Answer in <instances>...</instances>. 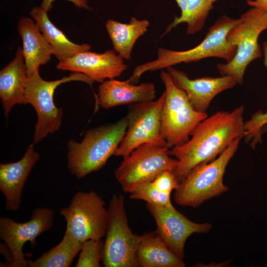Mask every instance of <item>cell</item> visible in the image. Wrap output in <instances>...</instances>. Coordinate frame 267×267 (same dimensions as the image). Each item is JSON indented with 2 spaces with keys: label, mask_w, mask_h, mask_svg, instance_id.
Listing matches in <instances>:
<instances>
[{
  "label": "cell",
  "mask_w": 267,
  "mask_h": 267,
  "mask_svg": "<svg viewBox=\"0 0 267 267\" xmlns=\"http://www.w3.org/2000/svg\"><path fill=\"white\" fill-rule=\"evenodd\" d=\"M244 107L219 111L200 122L184 143L171 148L178 163L173 171L180 183L197 165L215 160L236 138L244 134Z\"/></svg>",
  "instance_id": "1"
},
{
  "label": "cell",
  "mask_w": 267,
  "mask_h": 267,
  "mask_svg": "<svg viewBox=\"0 0 267 267\" xmlns=\"http://www.w3.org/2000/svg\"><path fill=\"white\" fill-rule=\"evenodd\" d=\"M240 21V17L232 18L223 15L209 28L204 40L194 47L183 51L159 48L157 58L136 66L128 80L134 84L146 72L167 69L181 63L197 62L208 57L221 58L226 62H230L236 53L237 47L229 44L226 36Z\"/></svg>",
  "instance_id": "2"
},
{
  "label": "cell",
  "mask_w": 267,
  "mask_h": 267,
  "mask_svg": "<svg viewBox=\"0 0 267 267\" xmlns=\"http://www.w3.org/2000/svg\"><path fill=\"white\" fill-rule=\"evenodd\" d=\"M128 124L127 116L111 124L87 131L81 142H67V166L78 178L99 170L114 155Z\"/></svg>",
  "instance_id": "3"
},
{
  "label": "cell",
  "mask_w": 267,
  "mask_h": 267,
  "mask_svg": "<svg viewBox=\"0 0 267 267\" xmlns=\"http://www.w3.org/2000/svg\"><path fill=\"white\" fill-rule=\"evenodd\" d=\"M241 138L235 139L213 161L193 168L175 190V202L181 206L195 208L227 191L228 187L223 183V176Z\"/></svg>",
  "instance_id": "4"
},
{
  "label": "cell",
  "mask_w": 267,
  "mask_h": 267,
  "mask_svg": "<svg viewBox=\"0 0 267 267\" xmlns=\"http://www.w3.org/2000/svg\"><path fill=\"white\" fill-rule=\"evenodd\" d=\"M240 17L241 21L226 36V41L237 47L236 53L230 62L218 64L217 69L221 76H234L241 84L248 66L263 54L258 39L267 29V10L252 7Z\"/></svg>",
  "instance_id": "5"
},
{
  "label": "cell",
  "mask_w": 267,
  "mask_h": 267,
  "mask_svg": "<svg viewBox=\"0 0 267 267\" xmlns=\"http://www.w3.org/2000/svg\"><path fill=\"white\" fill-rule=\"evenodd\" d=\"M160 77L165 87L161 134L170 149L187 142L193 130L208 115L194 109L185 92L175 84L167 71L162 70Z\"/></svg>",
  "instance_id": "6"
},
{
  "label": "cell",
  "mask_w": 267,
  "mask_h": 267,
  "mask_svg": "<svg viewBox=\"0 0 267 267\" xmlns=\"http://www.w3.org/2000/svg\"><path fill=\"white\" fill-rule=\"evenodd\" d=\"M122 194H114L107 209L105 239L101 261L105 267H137L141 236L130 228Z\"/></svg>",
  "instance_id": "7"
},
{
  "label": "cell",
  "mask_w": 267,
  "mask_h": 267,
  "mask_svg": "<svg viewBox=\"0 0 267 267\" xmlns=\"http://www.w3.org/2000/svg\"><path fill=\"white\" fill-rule=\"evenodd\" d=\"M73 81H82L90 86L94 83L87 75L79 72H74L68 77L52 81L44 80L40 76L39 71L28 77L25 99L27 104H31L35 108L38 118L33 138L34 144L59 129L63 112L61 108L56 107L54 104V92L60 84Z\"/></svg>",
  "instance_id": "8"
},
{
  "label": "cell",
  "mask_w": 267,
  "mask_h": 267,
  "mask_svg": "<svg viewBox=\"0 0 267 267\" xmlns=\"http://www.w3.org/2000/svg\"><path fill=\"white\" fill-rule=\"evenodd\" d=\"M169 148L142 144L121 163L114 172L116 179L126 192L131 193L141 183L152 180L162 171H174L178 161L171 157Z\"/></svg>",
  "instance_id": "9"
},
{
  "label": "cell",
  "mask_w": 267,
  "mask_h": 267,
  "mask_svg": "<svg viewBox=\"0 0 267 267\" xmlns=\"http://www.w3.org/2000/svg\"><path fill=\"white\" fill-rule=\"evenodd\" d=\"M104 205L95 191L76 193L69 206L60 211L66 222L65 231L81 243L101 239L106 234L107 218Z\"/></svg>",
  "instance_id": "10"
},
{
  "label": "cell",
  "mask_w": 267,
  "mask_h": 267,
  "mask_svg": "<svg viewBox=\"0 0 267 267\" xmlns=\"http://www.w3.org/2000/svg\"><path fill=\"white\" fill-rule=\"evenodd\" d=\"M165 99V91L156 100L130 104L127 115L126 134L114 155L127 158L143 144L166 146L161 134V112Z\"/></svg>",
  "instance_id": "11"
},
{
  "label": "cell",
  "mask_w": 267,
  "mask_h": 267,
  "mask_svg": "<svg viewBox=\"0 0 267 267\" xmlns=\"http://www.w3.org/2000/svg\"><path fill=\"white\" fill-rule=\"evenodd\" d=\"M53 220V211L46 207L34 210L30 219L24 222L7 217L0 218V237L11 256L8 267H28V261L25 259L23 252L24 244L30 242L35 245L37 238L52 227Z\"/></svg>",
  "instance_id": "12"
},
{
  "label": "cell",
  "mask_w": 267,
  "mask_h": 267,
  "mask_svg": "<svg viewBox=\"0 0 267 267\" xmlns=\"http://www.w3.org/2000/svg\"><path fill=\"white\" fill-rule=\"evenodd\" d=\"M153 217L159 236L178 257H184V248L187 239L192 234L207 233L212 228L209 222L198 223L189 220L172 206L161 207L147 204Z\"/></svg>",
  "instance_id": "13"
},
{
  "label": "cell",
  "mask_w": 267,
  "mask_h": 267,
  "mask_svg": "<svg viewBox=\"0 0 267 267\" xmlns=\"http://www.w3.org/2000/svg\"><path fill=\"white\" fill-rule=\"evenodd\" d=\"M124 59L114 50L95 53L87 50L59 61L58 70L83 73L94 82L102 83L121 76L127 69Z\"/></svg>",
  "instance_id": "14"
},
{
  "label": "cell",
  "mask_w": 267,
  "mask_h": 267,
  "mask_svg": "<svg viewBox=\"0 0 267 267\" xmlns=\"http://www.w3.org/2000/svg\"><path fill=\"white\" fill-rule=\"evenodd\" d=\"M166 69L175 84L185 92L194 109L201 113L206 112L216 95L238 84L234 76L205 77L191 80L185 73L173 66Z\"/></svg>",
  "instance_id": "15"
},
{
  "label": "cell",
  "mask_w": 267,
  "mask_h": 267,
  "mask_svg": "<svg viewBox=\"0 0 267 267\" xmlns=\"http://www.w3.org/2000/svg\"><path fill=\"white\" fill-rule=\"evenodd\" d=\"M39 159L33 143L20 160L0 164V190L5 197L7 211L15 212L19 209L24 186Z\"/></svg>",
  "instance_id": "16"
},
{
  "label": "cell",
  "mask_w": 267,
  "mask_h": 267,
  "mask_svg": "<svg viewBox=\"0 0 267 267\" xmlns=\"http://www.w3.org/2000/svg\"><path fill=\"white\" fill-rule=\"evenodd\" d=\"M156 88L152 82L135 85L128 80L121 81L114 79L101 83L96 98L97 104L104 109L119 105L154 100Z\"/></svg>",
  "instance_id": "17"
},
{
  "label": "cell",
  "mask_w": 267,
  "mask_h": 267,
  "mask_svg": "<svg viewBox=\"0 0 267 267\" xmlns=\"http://www.w3.org/2000/svg\"><path fill=\"white\" fill-rule=\"evenodd\" d=\"M28 78L22 48L18 46L14 59L0 71V98L6 118L15 105L27 104Z\"/></svg>",
  "instance_id": "18"
},
{
  "label": "cell",
  "mask_w": 267,
  "mask_h": 267,
  "mask_svg": "<svg viewBox=\"0 0 267 267\" xmlns=\"http://www.w3.org/2000/svg\"><path fill=\"white\" fill-rule=\"evenodd\" d=\"M18 32L22 40V50L28 77L46 64L54 51L38 25L31 18L23 17L18 24Z\"/></svg>",
  "instance_id": "19"
},
{
  "label": "cell",
  "mask_w": 267,
  "mask_h": 267,
  "mask_svg": "<svg viewBox=\"0 0 267 267\" xmlns=\"http://www.w3.org/2000/svg\"><path fill=\"white\" fill-rule=\"evenodd\" d=\"M136 260L141 267H184L182 259L175 254L156 231L141 236L136 252Z\"/></svg>",
  "instance_id": "20"
},
{
  "label": "cell",
  "mask_w": 267,
  "mask_h": 267,
  "mask_svg": "<svg viewBox=\"0 0 267 267\" xmlns=\"http://www.w3.org/2000/svg\"><path fill=\"white\" fill-rule=\"evenodd\" d=\"M47 12L41 6H36L32 8L30 14L53 48L54 55L59 61L91 49V46L88 44H79L70 41L61 30L51 23Z\"/></svg>",
  "instance_id": "21"
},
{
  "label": "cell",
  "mask_w": 267,
  "mask_h": 267,
  "mask_svg": "<svg viewBox=\"0 0 267 267\" xmlns=\"http://www.w3.org/2000/svg\"><path fill=\"white\" fill-rule=\"evenodd\" d=\"M149 25L147 19L138 20L134 17L131 18L128 23L109 19L105 24L113 50L126 60L131 59L135 42L147 32Z\"/></svg>",
  "instance_id": "22"
},
{
  "label": "cell",
  "mask_w": 267,
  "mask_h": 267,
  "mask_svg": "<svg viewBox=\"0 0 267 267\" xmlns=\"http://www.w3.org/2000/svg\"><path fill=\"white\" fill-rule=\"evenodd\" d=\"M219 0H175L181 10L180 16H175L161 37L181 23L187 24L186 33L194 34L204 26L206 19L214 8V3Z\"/></svg>",
  "instance_id": "23"
},
{
  "label": "cell",
  "mask_w": 267,
  "mask_h": 267,
  "mask_svg": "<svg viewBox=\"0 0 267 267\" xmlns=\"http://www.w3.org/2000/svg\"><path fill=\"white\" fill-rule=\"evenodd\" d=\"M83 243L65 232L61 241L34 261H28L30 267H69L80 252Z\"/></svg>",
  "instance_id": "24"
},
{
  "label": "cell",
  "mask_w": 267,
  "mask_h": 267,
  "mask_svg": "<svg viewBox=\"0 0 267 267\" xmlns=\"http://www.w3.org/2000/svg\"><path fill=\"white\" fill-rule=\"evenodd\" d=\"M262 50L264 64L267 69V41L263 43ZM267 131V109L263 112L259 110L253 114L249 120L244 123L243 138L246 143L254 149L258 143L262 142V136Z\"/></svg>",
  "instance_id": "25"
},
{
  "label": "cell",
  "mask_w": 267,
  "mask_h": 267,
  "mask_svg": "<svg viewBox=\"0 0 267 267\" xmlns=\"http://www.w3.org/2000/svg\"><path fill=\"white\" fill-rule=\"evenodd\" d=\"M130 193L131 199L143 200L150 205L161 207L173 206L170 199L171 194L158 190L151 180L141 183Z\"/></svg>",
  "instance_id": "26"
},
{
  "label": "cell",
  "mask_w": 267,
  "mask_h": 267,
  "mask_svg": "<svg viewBox=\"0 0 267 267\" xmlns=\"http://www.w3.org/2000/svg\"><path fill=\"white\" fill-rule=\"evenodd\" d=\"M104 241L89 239L82 243L76 267H100Z\"/></svg>",
  "instance_id": "27"
},
{
  "label": "cell",
  "mask_w": 267,
  "mask_h": 267,
  "mask_svg": "<svg viewBox=\"0 0 267 267\" xmlns=\"http://www.w3.org/2000/svg\"><path fill=\"white\" fill-rule=\"evenodd\" d=\"M154 186L159 191L171 194L178 188L179 182L173 171L165 170L157 175L152 180Z\"/></svg>",
  "instance_id": "28"
},
{
  "label": "cell",
  "mask_w": 267,
  "mask_h": 267,
  "mask_svg": "<svg viewBox=\"0 0 267 267\" xmlns=\"http://www.w3.org/2000/svg\"><path fill=\"white\" fill-rule=\"evenodd\" d=\"M56 0H43L41 7L48 12L52 7V3ZM72 2L75 6L78 8H83L88 10L91 8L88 4V0H66Z\"/></svg>",
  "instance_id": "29"
},
{
  "label": "cell",
  "mask_w": 267,
  "mask_h": 267,
  "mask_svg": "<svg viewBox=\"0 0 267 267\" xmlns=\"http://www.w3.org/2000/svg\"><path fill=\"white\" fill-rule=\"evenodd\" d=\"M246 2L252 7L267 10V0H247Z\"/></svg>",
  "instance_id": "30"
}]
</instances>
